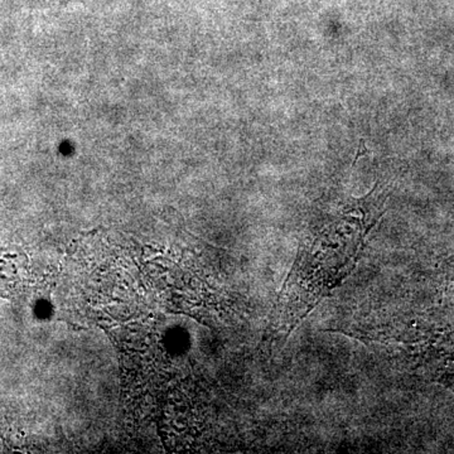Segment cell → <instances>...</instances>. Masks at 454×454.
I'll return each instance as SVG.
<instances>
[{"instance_id": "2", "label": "cell", "mask_w": 454, "mask_h": 454, "mask_svg": "<svg viewBox=\"0 0 454 454\" xmlns=\"http://www.w3.org/2000/svg\"><path fill=\"white\" fill-rule=\"evenodd\" d=\"M25 258L0 250V297H14L25 292Z\"/></svg>"}, {"instance_id": "1", "label": "cell", "mask_w": 454, "mask_h": 454, "mask_svg": "<svg viewBox=\"0 0 454 454\" xmlns=\"http://www.w3.org/2000/svg\"><path fill=\"white\" fill-rule=\"evenodd\" d=\"M370 195L352 201V216L345 208L343 225L328 226L309 241L301 245L291 274L284 283L282 294L277 306L274 325L288 336L301 319L313 309L325 295L330 294L351 273L358 255L375 220H361L375 217L369 207Z\"/></svg>"}]
</instances>
